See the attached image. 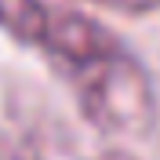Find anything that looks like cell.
Instances as JSON below:
<instances>
[{"instance_id": "1", "label": "cell", "mask_w": 160, "mask_h": 160, "mask_svg": "<svg viewBox=\"0 0 160 160\" xmlns=\"http://www.w3.org/2000/svg\"><path fill=\"white\" fill-rule=\"evenodd\" d=\"M0 29H8L22 44L40 48L62 77L73 80V88L117 55H124L120 40L98 22L44 0H0Z\"/></svg>"}, {"instance_id": "2", "label": "cell", "mask_w": 160, "mask_h": 160, "mask_svg": "<svg viewBox=\"0 0 160 160\" xmlns=\"http://www.w3.org/2000/svg\"><path fill=\"white\" fill-rule=\"evenodd\" d=\"M113 11H128V15H146V11H157L160 0H98Z\"/></svg>"}, {"instance_id": "3", "label": "cell", "mask_w": 160, "mask_h": 160, "mask_svg": "<svg viewBox=\"0 0 160 160\" xmlns=\"http://www.w3.org/2000/svg\"><path fill=\"white\" fill-rule=\"evenodd\" d=\"M98 160H135V157H128V153H102Z\"/></svg>"}]
</instances>
